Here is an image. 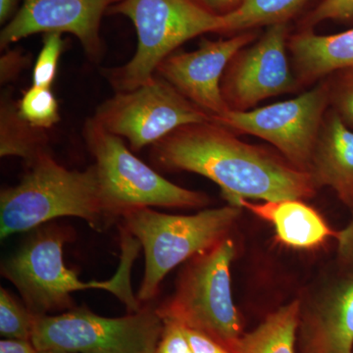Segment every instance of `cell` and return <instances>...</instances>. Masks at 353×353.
Returning a JSON list of instances; mask_svg holds the SVG:
<instances>
[{
	"instance_id": "f546056e",
	"label": "cell",
	"mask_w": 353,
	"mask_h": 353,
	"mask_svg": "<svg viewBox=\"0 0 353 353\" xmlns=\"http://www.w3.org/2000/svg\"><path fill=\"white\" fill-rule=\"evenodd\" d=\"M32 341L3 339L0 341V353H38Z\"/></svg>"
},
{
	"instance_id": "4fadbf2b",
	"label": "cell",
	"mask_w": 353,
	"mask_h": 353,
	"mask_svg": "<svg viewBox=\"0 0 353 353\" xmlns=\"http://www.w3.org/2000/svg\"><path fill=\"white\" fill-rule=\"evenodd\" d=\"M254 37L252 32H243L228 39H203L196 50L174 52L165 58L157 75L211 118L219 117L231 109L222 92L225 69Z\"/></svg>"
},
{
	"instance_id": "4dcf8cb0",
	"label": "cell",
	"mask_w": 353,
	"mask_h": 353,
	"mask_svg": "<svg viewBox=\"0 0 353 353\" xmlns=\"http://www.w3.org/2000/svg\"><path fill=\"white\" fill-rule=\"evenodd\" d=\"M197 1L201 2L202 6L208 7V9L216 13L217 11H224L225 9L240 3L241 0H197ZM243 1L245 0H243Z\"/></svg>"
},
{
	"instance_id": "7a4b0ae2",
	"label": "cell",
	"mask_w": 353,
	"mask_h": 353,
	"mask_svg": "<svg viewBox=\"0 0 353 353\" xmlns=\"http://www.w3.org/2000/svg\"><path fill=\"white\" fill-rule=\"evenodd\" d=\"M70 236L66 228L39 230L2 264V276L17 288L26 305L34 314L48 315L72 309L73 292L95 289L117 296L130 313L141 310L143 306L131 287L132 262L141 248L138 240L124 230L122 260L115 275L108 281L85 282L64 264L63 248Z\"/></svg>"
},
{
	"instance_id": "e0dca14e",
	"label": "cell",
	"mask_w": 353,
	"mask_h": 353,
	"mask_svg": "<svg viewBox=\"0 0 353 353\" xmlns=\"http://www.w3.org/2000/svg\"><path fill=\"white\" fill-rule=\"evenodd\" d=\"M290 48L296 69L304 79L353 69V29L332 36L301 32L292 39Z\"/></svg>"
},
{
	"instance_id": "484cf974",
	"label": "cell",
	"mask_w": 353,
	"mask_h": 353,
	"mask_svg": "<svg viewBox=\"0 0 353 353\" xmlns=\"http://www.w3.org/2000/svg\"><path fill=\"white\" fill-rule=\"evenodd\" d=\"M29 57L18 50L4 53L0 59V80L1 83L11 82L20 75L29 63Z\"/></svg>"
},
{
	"instance_id": "6da1fadb",
	"label": "cell",
	"mask_w": 353,
	"mask_h": 353,
	"mask_svg": "<svg viewBox=\"0 0 353 353\" xmlns=\"http://www.w3.org/2000/svg\"><path fill=\"white\" fill-rule=\"evenodd\" d=\"M152 159L168 170L206 176L219 185L230 205L238 206L241 199H309L317 188L308 172L243 143L213 120L171 132L152 146Z\"/></svg>"
},
{
	"instance_id": "7402d4cb",
	"label": "cell",
	"mask_w": 353,
	"mask_h": 353,
	"mask_svg": "<svg viewBox=\"0 0 353 353\" xmlns=\"http://www.w3.org/2000/svg\"><path fill=\"white\" fill-rule=\"evenodd\" d=\"M39 315L8 290H0V334L4 339L32 341Z\"/></svg>"
},
{
	"instance_id": "f1b7e54d",
	"label": "cell",
	"mask_w": 353,
	"mask_h": 353,
	"mask_svg": "<svg viewBox=\"0 0 353 353\" xmlns=\"http://www.w3.org/2000/svg\"><path fill=\"white\" fill-rule=\"evenodd\" d=\"M338 256L343 266H353V219L336 234Z\"/></svg>"
},
{
	"instance_id": "5bb4252c",
	"label": "cell",
	"mask_w": 353,
	"mask_h": 353,
	"mask_svg": "<svg viewBox=\"0 0 353 353\" xmlns=\"http://www.w3.org/2000/svg\"><path fill=\"white\" fill-rule=\"evenodd\" d=\"M301 305L299 353H353V266Z\"/></svg>"
},
{
	"instance_id": "83f0119b",
	"label": "cell",
	"mask_w": 353,
	"mask_h": 353,
	"mask_svg": "<svg viewBox=\"0 0 353 353\" xmlns=\"http://www.w3.org/2000/svg\"><path fill=\"white\" fill-rule=\"evenodd\" d=\"M183 329L194 353H232L206 334L185 327Z\"/></svg>"
},
{
	"instance_id": "30bf717a",
	"label": "cell",
	"mask_w": 353,
	"mask_h": 353,
	"mask_svg": "<svg viewBox=\"0 0 353 353\" xmlns=\"http://www.w3.org/2000/svg\"><path fill=\"white\" fill-rule=\"evenodd\" d=\"M328 99V87L318 85L289 101L254 110L230 109L212 120L230 131L265 139L290 163L309 173Z\"/></svg>"
},
{
	"instance_id": "603a6c76",
	"label": "cell",
	"mask_w": 353,
	"mask_h": 353,
	"mask_svg": "<svg viewBox=\"0 0 353 353\" xmlns=\"http://www.w3.org/2000/svg\"><path fill=\"white\" fill-rule=\"evenodd\" d=\"M63 34L46 32L43 34V46L39 51L34 69H32V85L51 88L57 77L60 57L64 50Z\"/></svg>"
},
{
	"instance_id": "44dd1931",
	"label": "cell",
	"mask_w": 353,
	"mask_h": 353,
	"mask_svg": "<svg viewBox=\"0 0 353 353\" xmlns=\"http://www.w3.org/2000/svg\"><path fill=\"white\" fill-rule=\"evenodd\" d=\"M17 103L21 117L32 126L48 131L60 121L59 104L51 88L32 85Z\"/></svg>"
},
{
	"instance_id": "8fae6325",
	"label": "cell",
	"mask_w": 353,
	"mask_h": 353,
	"mask_svg": "<svg viewBox=\"0 0 353 353\" xmlns=\"http://www.w3.org/2000/svg\"><path fill=\"white\" fill-rule=\"evenodd\" d=\"M287 34L285 22L270 25L256 43L232 59L222 82L230 108L246 110L263 99L294 90L296 83L285 50Z\"/></svg>"
},
{
	"instance_id": "9a60e30c",
	"label": "cell",
	"mask_w": 353,
	"mask_h": 353,
	"mask_svg": "<svg viewBox=\"0 0 353 353\" xmlns=\"http://www.w3.org/2000/svg\"><path fill=\"white\" fill-rule=\"evenodd\" d=\"M309 173L317 187L332 188L353 206V132L338 112L323 121Z\"/></svg>"
},
{
	"instance_id": "d6986e66",
	"label": "cell",
	"mask_w": 353,
	"mask_h": 353,
	"mask_svg": "<svg viewBox=\"0 0 353 353\" xmlns=\"http://www.w3.org/2000/svg\"><path fill=\"white\" fill-rule=\"evenodd\" d=\"M46 130L32 126L21 117L12 95L4 92L0 102V157H20L29 163L50 152Z\"/></svg>"
},
{
	"instance_id": "ba28073f",
	"label": "cell",
	"mask_w": 353,
	"mask_h": 353,
	"mask_svg": "<svg viewBox=\"0 0 353 353\" xmlns=\"http://www.w3.org/2000/svg\"><path fill=\"white\" fill-rule=\"evenodd\" d=\"M163 327V320L152 306L119 318L76 308L59 315L39 316L32 341L38 350L155 353Z\"/></svg>"
},
{
	"instance_id": "1f68e13d",
	"label": "cell",
	"mask_w": 353,
	"mask_h": 353,
	"mask_svg": "<svg viewBox=\"0 0 353 353\" xmlns=\"http://www.w3.org/2000/svg\"><path fill=\"white\" fill-rule=\"evenodd\" d=\"M18 0H0V22L3 24L11 16L15 15Z\"/></svg>"
},
{
	"instance_id": "7c38bea8",
	"label": "cell",
	"mask_w": 353,
	"mask_h": 353,
	"mask_svg": "<svg viewBox=\"0 0 353 353\" xmlns=\"http://www.w3.org/2000/svg\"><path fill=\"white\" fill-rule=\"evenodd\" d=\"M122 0H24L19 10L0 34L1 48L34 34H71L80 41L88 59L103 57L101 19Z\"/></svg>"
},
{
	"instance_id": "9c48e42d",
	"label": "cell",
	"mask_w": 353,
	"mask_h": 353,
	"mask_svg": "<svg viewBox=\"0 0 353 353\" xmlns=\"http://www.w3.org/2000/svg\"><path fill=\"white\" fill-rule=\"evenodd\" d=\"M94 118L104 129L127 139L132 150L154 145L179 128L212 118L159 76L102 102Z\"/></svg>"
},
{
	"instance_id": "d4e9b609",
	"label": "cell",
	"mask_w": 353,
	"mask_h": 353,
	"mask_svg": "<svg viewBox=\"0 0 353 353\" xmlns=\"http://www.w3.org/2000/svg\"><path fill=\"white\" fill-rule=\"evenodd\" d=\"M350 19H353V0H324L313 11L310 18L312 23Z\"/></svg>"
},
{
	"instance_id": "52a82bcc",
	"label": "cell",
	"mask_w": 353,
	"mask_h": 353,
	"mask_svg": "<svg viewBox=\"0 0 353 353\" xmlns=\"http://www.w3.org/2000/svg\"><path fill=\"white\" fill-rule=\"evenodd\" d=\"M83 136L95 160L101 194L114 219L145 208H196L208 196L176 185L132 154L124 139L94 119L85 121Z\"/></svg>"
},
{
	"instance_id": "2e32d148",
	"label": "cell",
	"mask_w": 353,
	"mask_h": 353,
	"mask_svg": "<svg viewBox=\"0 0 353 353\" xmlns=\"http://www.w3.org/2000/svg\"><path fill=\"white\" fill-rule=\"evenodd\" d=\"M238 206L250 210L257 217L270 223L280 243L297 250H310L321 245L336 232L321 215L301 199H281L254 203L241 199Z\"/></svg>"
},
{
	"instance_id": "d6a6232c",
	"label": "cell",
	"mask_w": 353,
	"mask_h": 353,
	"mask_svg": "<svg viewBox=\"0 0 353 353\" xmlns=\"http://www.w3.org/2000/svg\"><path fill=\"white\" fill-rule=\"evenodd\" d=\"M38 353H74V352H64V350H39Z\"/></svg>"
},
{
	"instance_id": "8992f818",
	"label": "cell",
	"mask_w": 353,
	"mask_h": 353,
	"mask_svg": "<svg viewBox=\"0 0 353 353\" xmlns=\"http://www.w3.org/2000/svg\"><path fill=\"white\" fill-rule=\"evenodd\" d=\"M234 255V241L227 236L192 257L181 273L174 294L157 308L162 320L201 332L232 353L243 334L232 294Z\"/></svg>"
},
{
	"instance_id": "3957f363",
	"label": "cell",
	"mask_w": 353,
	"mask_h": 353,
	"mask_svg": "<svg viewBox=\"0 0 353 353\" xmlns=\"http://www.w3.org/2000/svg\"><path fill=\"white\" fill-rule=\"evenodd\" d=\"M27 165L21 182L0 194L2 240L60 217L81 218L97 231L115 220L104 203L94 164L69 170L48 152Z\"/></svg>"
},
{
	"instance_id": "ffe728a7",
	"label": "cell",
	"mask_w": 353,
	"mask_h": 353,
	"mask_svg": "<svg viewBox=\"0 0 353 353\" xmlns=\"http://www.w3.org/2000/svg\"><path fill=\"white\" fill-rule=\"evenodd\" d=\"M306 0H245L225 14L223 32L243 31L262 25L285 22Z\"/></svg>"
},
{
	"instance_id": "cb8c5ba5",
	"label": "cell",
	"mask_w": 353,
	"mask_h": 353,
	"mask_svg": "<svg viewBox=\"0 0 353 353\" xmlns=\"http://www.w3.org/2000/svg\"><path fill=\"white\" fill-rule=\"evenodd\" d=\"M163 323L155 353H194L182 325L169 320H163Z\"/></svg>"
},
{
	"instance_id": "4316f807",
	"label": "cell",
	"mask_w": 353,
	"mask_h": 353,
	"mask_svg": "<svg viewBox=\"0 0 353 353\" xmlns=\"http://www.w3.org/2000/svg\"><path fill=\"white\" fill-rule=\"evenodd\" d=\"M347 74L336 90V106L345 122L353 126V69Z\"/></svg>"
},
{
	"instance_id": "5b68a950",
	"label": "cell",
	"mask_w": 353,
	"mask_h": 353,
	"mask_svg": "<svg viewBox=\"0 0 353 353\" xmlns=\"http://www.w3.org/2000/svg\"><path fill=\"white\" fill-rule=\"evenodd\" d=\"M240 214L241 208L229 204L194 215L165 214L150 208L123 215L125 229L145 252V274L137 296L139 303L152 301L167 274L178 265L227 238Z\"/></svg>"
},
{
	"instance_id": "ac0fdd59",
	"label": "cell",
	"mask_w": 353,
	"mask_h": 353,
	"mask_svg": "<svg viewBox=\"0 0 353 353\" xmlns=\"http://www.w3.org/2000/svg\"><path fill=\"white\" fill-rule=\"evenodd\" d=\"M301 310L299 299L277 309L241 336L234 353H296Z\"/></svg>"
},
{
	"instance_id": "277c9868",
	"label": "cell",
	"mask_w": 353,
	"mask_h": 353,
	"mask_svg": "<svg viewBox=\"0 0 353 353\" xmlns=\"http://www.w3.org/2000/svg\"><path fill=\"white\" fill-rule=\"evenodd\" d=\"M129 18L136 28L138 46L123 66L104 69L115 92H129L150 82L159 64L190 39L223 32L224 16L197 0H122L108 10Z\"/></svg>"
}]
</instances>
